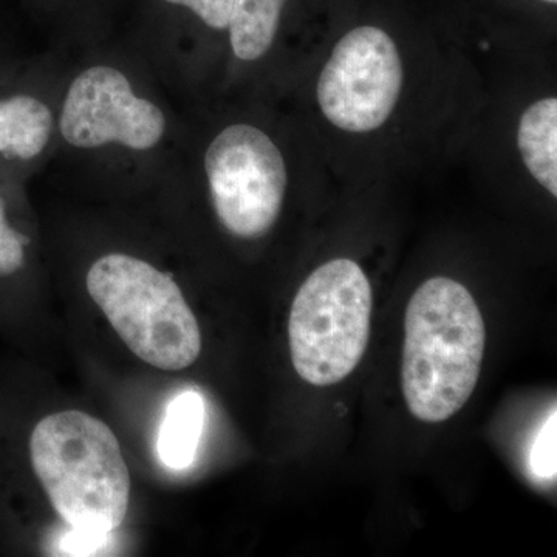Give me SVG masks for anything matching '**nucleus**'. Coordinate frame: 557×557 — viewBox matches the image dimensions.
I'll use <instances>...</instances> for the list:
<instances>
[{
    "instance_id": "1",
    "label": "nucleus",
    "mask_w": 557,
    "mask_h": 557,
    "mask_svg": "<svg viewBox=\"0 0 557 557\" xmlns=\"http://www.w3.org/2000/svg\"><path fill=\"white\" fill-rule=\"evenodd\" d=\"M486 327L471 293L449 277H432L406 309L401 386L417 420L442 423L474 394L485 357Z\"/></svg>"
},
{
    "instance_id": "2",
    "label": "nucleus",
    "mask_w": 557,
    "mask_h": 557,
    "mask_svg": "<svg viewBox=\"0 0 557 557\" xmlns=\"http://www.w3.org/2000/svg\"><path fill=\"white\" fill-rule=\"evenodd\" d=\"M33 469L69 527L113 533L129 508L131 478L108 424L79 410L40 420L30 438Z\"/></svg>"
},
{
    "instance_id": "3",
    "label": "nucleus",
    "mask_w": 557,
    "mask_h": 557,
    "mask_svg": "<svg viewBox=\"0 0 557 557\" xmlns=\"http://www.w3.org/2000/svg\"><path fill=\"white\" fill-rule=\"evenodd\" d=\"M87 292L127 347L161 370H182L201 351L199 322L174 278L127 255L98 259Z\"/></svg>"
},
{
    "instance_id": "4",
    "label": "nucleus",
    "mask_w": 557,
    "mask_h": 557,
    "mask_svg": "<svg viewBox=\"0 0 557 557\" xmlns=\"http://www.w3.org/2000/svg\"><path fill=\"white\" fill-rule=\"evenodd\" d=\"M372 307L369 278L354 260L314 270L289 311V351L300 379L318 387L346 380L368 348Z\"/></svg>"
},
{
    "instance_id": "5",
    "label": "nucleus",
    "mask_w": 557,
    "mask_h": 557,
    "mask_svg": "<svg viewBox=\"0 0 557 557\" xmlns=\"http://www.w3.org/2000/svg\"><path fill=\"white\" fill-rule=\"evenodd\" d=\"M215 214L240 239L265 236L281 214L287 166L281 150L262 131L234 124L212 139L205 156Z\"/></svg>"
},
{
    "instance_id": "6",
    "label": "nucleus",
    "mask_w": 557,
    "mask_h": 557,
    "mask_svg": "<svg viewBox=\"0 0 557 557\" xmlns=\"http://www.w3.org/2000/svg\"><path fill=\"white\" fill-rule=\"evenodd\" d=\"M403 62L397 44L376 27H358L336 44L318 81L325 119L341 131L379 129L397 108Z\"/></svg>"
},
{
    "instance_id": "7",
    "label": "nucleus",
    "mask_w": 557,
    "mask_h": 557,
    "mask_svg": "<svg viewBox=\"0 0 557 557\" xmlns=\"http://www.w3.org/2000/svg\"><path fill=\"white\" fill-rule=\"evenodd\" d=\"M60 129L69 145L81 149L126 146L148 150L166 129L163 112L132 90L120 70L97 65L73 81L62 108Z\"/></svg>"
},
{
    "instance_id": "8",
    "label": "nucleus",
    "mask_w": 557,
    "mask_h": 557,
    "mask_svg": "<svg viewBox=\"0 0 557 557\" xmlns=\"http://www.w3.org/2000/svg\"><path fill=\"white\" fill-rule=\"evenodd\" d=\"M53 119L42 101L28 95L0 100V156L32 160L49 145Z\"/></svg>"
},
{
    "instance_id": "9",
    "label": "nucleus",
    "mask_w": 557,
    "mask_h": 557,
    "mask_svg": "<svg viewBox=\"0 0 557 557\" xmlns=\"http://www.w3.org/2000/svg\"><path fill=\"white\" fill-rule=\"evenodd\" d=\"M520 156L527 170L557 196V100L545 98L527 109L518 132Z\"/></svg>"
},
{
    "instance_id": "10",
    "label": "nucleus",
    "mask_w": 557,
    "mask_h": 557,
    "mask_svg": "<svg viewBox=\"0 0 557 557\" xmlns=\"http://www.w3.org/2000/svg\"><path fill=\"white\" fill-rule=\"evenodd\" d=\"M205 424V401L199 392L185 391L168 405L161 423L160 460L171 469H186L193 465L199 449Z\"/></svg>"
},
{
    "instance_id": "11",
    "label": "nucleus",
    "mask_w": 557,
    "mask_h": 557,
    "mask_svg": "<svg viewBox=\"0 0 557 557\" xmlns=\"http://www.w3.org/2000/svg\"><path fill=\"white\" fill-rule=\"evenodd\" d=\"M287 0H234L228 25L231 47L242 61L262 58L276 39Z\"/></svg>"
},
{
    "instance_id": "12",
    "label": "nucleus",
    "mask_w": 557,
    "mask_h": 557,
    "mask_svg": "<svg viewBox=\"0 0 557 557\" xmlns=\"http://www.w3.org/2000/svg\"><path fill=\"white\" fill-rule=\"evenodd\" d=\"M556 409L549 413L544 426L537 432L536 440L531 446L530 469L534 478L552 482L556 480Z\"/></svg>"
},
{
    "instance_id": "13",
    "label": "nucleus",
    "mask_w": 557,
    "mask_h": 557,
    "mask_svg": "<svg viewBox=\"0 0 557 557\" xmlns=\"http://www.w3.org/2000/svg\"><path fill=\"white\" fill-rule=\"evenodd\" d=\"M161 2L190 11L212 30L228 28L234 7V0H161Z\"/></svg>"
},
{
    "instance_id": "14",
    "label": "nucleus",
    "mask_w": 557,
    "mask_h": 557,
    "mask_svg": "<svg viewBox=\"0 0 557 557\" xmlns=\"http://www.w3.org/2000/svg\"><path fill=\"white\" fill-rule=\"evenodd\" d=\"M27 242V237L11 228L7 222L5 203L0 199V276H11L22 269Z\"/></svg>"
},
{
    "instance_id": "15",
    "label": "nucleus",
    "mask_w": 557,
    "mask_h": 557,
    "mask_svg": "<svg viewBox=\"0 0 557 557\" xmlns=\"http://www.w3.org/2000/svg\"><path fill=\"white\" fill-rule=\"evenodd\" d=\"M112 533H98V531L78 530L70 527L67 533L61 539V549L69 556L97 555L108 545Z\"/></svg>"
},
{
    "instance_id": "16",
    "label": "nucleus",
    "mask_w": 557,
    "mask_h": 557,
    "mask_svg": "<svg viewBox=\"0 0 557 557\" xmlns=\"http://www.w3.org/2000/svg\"><path fill=\"white\" fill-rule=\"evenodd\" d=\"M545 2H548V3H556L557 0H545Z\"/></svg>"
}]
</instances>
